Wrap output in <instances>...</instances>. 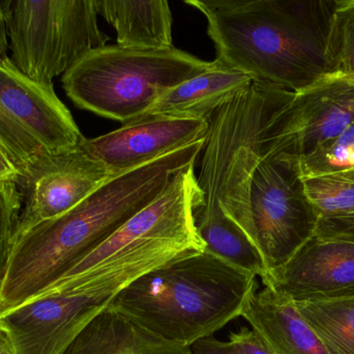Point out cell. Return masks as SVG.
Wrapping results in <instances>:
<instances>
[{"label":"cell","mask_w":354,"mask_h":354,"mask_svg":"<svg viewBox=\"0 0 354 354\" xmlns=\"http://www.w3.org/2000/svg\"><path fill=\"white\" fill-rule=\"evenodd\" d=\"M0 354H18L12 344L10 333L0 322Z\"/></svg>","instance_id":"4316f807"},{"label":"cell","mask_w":354,"mask_h":354,"mask_svg":"<svg viewBox=\"0 0 354 354\" xmlns=\"http://www.w3.org/2000/svg\"><path fill=\"white\" fill-rule=\"evenodd\" d=\"M210 66L212 62L174 47L104 46L83 56L62 75V82L77 107L126 124L147 114L160 98Z\"/></svg>","instance_id":"5b68a950"},{"label":"cell","mask_w":354,"mask_h":354,"mask_svg":"<svg viewBox=\"0 0 354 354\" xmlns=\"http://www.w3.org/2000/svg\"><path fill=\"white\" fill-rule=\"evenodd\" d=\"M301 178L340 175L354 170V122L338 137L299 162Z\"/></svg>","instance_id":"d6986e66"},{"label":"cell","mask_w":354,"mask_h":354,"mask_svg":"<svg viewBox=\"0 0 354 354\" xmlns=\"http://www.w3.org/2000/svg\"><path fill=\"white\" fill-rule=\"evenodd\" d=\"M295 306L328 354H354V297Z\"/></svg>","instance_id":"e0dca14e"},{"label":"cell","mask_w":354,"mask_h":354,"mask_svg":"<svg viewBox=\"0 0 354 354\" xmlns=\"http://www.w3.org/2000/svg\"><path fill=\"white\" fill-rule=\"evenodd\" d=\"M241 317L272 354H328L295 303L266 287L250 297Z\"/></svg>","instance_id":"4fadbf2b"},{"label":"cell","mask_w":354,"mask_h":354,"mask_svg":"<svg viewBox=\"0 0 354 354\" xmlns=\"http://www.w3.org/2000/svg\"><path fill=\"white\" fill-rule=\"evenodd\" d=\"M330 73L354 75V0H338L326 48Z\"/></svg>","instance_id":"ac0fdd59"},{"label":"cell","mask_w":354,"mask_h":354,"mask_svg":"<svg viewBox=\"0 0 354 354\" xmlns=\"http://www.w3.org/2000/svg\"><path fill=\"white\" fill-rule=\"evenodd\" d=\"M97 16L95 0H12L10 60L31 80L53 85L55 77L109 41Z\"/></svg>","instance_id":"8992f818"},{"label":"cell","mask_w":354,"mask_h":354,"mask_svg":"<svg viewBox=\"0 0 354 354\" xmlns=\"http://www.w3.org/2000/svg\"><path fill=\"white\" fill-rule=\"evenodd\" d=\"M22 207V195L17 183L0 186V283L8 265Z\"/></svg>","instance_id":"44dd1931"},{"label":"cell","mask_w":354,"mask_h":354,"mask_svg":"<svg viewBox=\"0 0 354 354\" xmlns=\"http://www.w3.org/2000/svg\"><path fill=\"white\" fill-rule=\"evenodd\" d=\"M333 176L340 177V178L346 179V180L354 182V170L353 172H345V174L333 175Z\"/></svg>","instance_id":"83f0119b"},{"label":"cell","mask_w":354,"mask_h":354,"mask_svg":"<svg viewBox=\"0 0 354 354\" xmlns=\"http://www.w3.org/2000/svg\"><path fill=\"white\" fill-rule=\"evenodd\" d=\"M193 354H236L228 342L212 337L201 339L191 346Z\"/></svg>","instance_id":"cb8c5ba5"},{"label":"cell","mask_w":354,"mask_h":354,"mask_svg":"<svg viewBox=\"0 0 354 354\" xmlns=\"http://www.w3.org/2000/svg\"><path fill=\"white\" fill-rule=\"evenodd\" d=\"M205 249L198 235L145 241L64 281L0 317L18 354H64L124 288L177 258Z\"/></svg>","instance_id":"277c9868"},{"label":"cell","mask_w":354,"mask_h":354,"mask_svg":"<svg viewBox=\"0 0 354 354\" xmlns=\"http://www.w3.org/2000/svg\"><path fill=\"white\" fill-rule=\"evenodd\" d=\"M206 139L109 179L82 203L15 237L0 283V317L51 289L85 256L196 163Z\"/></svg>","instance_id":"6da1fadb"},{"label":"cell","mask_w":354,"mask_h":354,"mask_svg":"<svg viewBox=\"0 0 354 354\" xmlns=\"http://www.w3.org/2000/svg\"><path fill=\"white\" fill-rule=\"evenodd\" d=\"M97 14L114 27L118 45L166 50L172 45V18L165 0H95Z\"/></svg>","instance_id":"2e32d148"},{"label":"cell","mask_w":354,"mask_h":354,"mask_svg":"<svg viewBox=\"0 0 354 354\" xmlns=\"http://www.w3.org/2000/svg\"><path fill=\"white\" fill-rule=\"evenodd\" d=\"M253 80L250 75L216 60L205 72L177 85L160 98L147 114L200 118L209 122L218 108L249 87Z\"/></svg>","instance_id":"5bb4252c"},{"label":"cell","mask_w":354,"mask_h":354,"mask_svg":"<svg viewBox=\"0 0 354 354\" xmlns=\"http://www.w3.org/2000/svg\"><path fill=\"white\" fill-rule=\"evenodd\" d=\"M338 0H187L205 16L216 60L301 91L330 74L326 48Z\"/></svg>","instance_id":"7a4b0ae2"},{"label":"cell","mask_w":354,"mask_h":354,"mask_svg":"<svg viewBox=\"0 0 354 354\" xmlns=\"http://www.w3.org/2000/svg\"><path fill=\"white\" fill-rule=\"evenodd\" d=\"M64 354L193 353L191 347L156 336L108 307L78 335Z\"/></svg>","instance_id":"9a60e30c"},{"label":"cell","mask_w":354,"mask_h":354,"mask_svg":"<svg viewBox=\"0 0 354 354\" xmlns=\"http://www.w3.org/2000/svg\"><path fill=\"white\" fill-rule=\"evenodd\" d=\"M236 354H272L255 330L247 328L229 335L227 341Z\"/></svg>","instance_id":"603a6c76"},{"label":"cell","mask_w":354,"mask_h":354,"mask_svg":"<svg viewBox=\"0 0 354 354\" xmlns=\"http://www.w3.org/2000/svg\"><path fill=\"white\" fill-rule=\"evenodd\" d=\"M353 122L354 75L330 73L281 110L268 132L270 149L299 162Z\"/></svg>","instance_id":"9c48e42d"},{"label":"cell","mask_w":354,"mask_h":354,"mask_svg":"<svg viewBox=\"0 0 354 354\" xmlns=\"http://www.w3.org/2000/svg\"><path fill=\"white\" fill-rule=\"evenodd\" d=\"M20 174L17 184L23 207L15 237L64 215L111 179L106 168L80 147L58 155L39 156Z\"/></svg>","instance_id":"30bf717a"},{"label":"cell","mask_w":354,"mask_h":354,"mask_svg":"<svg viewBox=\"0 0 354 354\" xmlns=\"http://www.w3.org/2000/svg\"><path fill=\"white\" fill-rule=\"evenodd\" d=\"M20 176V170L17 168L14 162L0 145V186L10 183H18Z\"/></svg>","instance_id":"484cf974"},{"label":"cell","mask_w":354,"mask_h":354,"mask_svg":"<svg viewBox=\"0 0 354 354\" xmlns=\"http://www.w3.org/2000/svg\"><path fill=\"white\" fill-rule=\"evenodd\" d=\"M84 139L53 85L0 64V145L20 172L43 155L76 150Z\"/></svg>","instance_id":"ba28073f"},{"label":"cell","mask_w":354,"mask_h":354,"mask_svg":"<svg viewBox=\"0 0 354 354\" xmlns=\"http://www.w3.org/2000/svg\"><path fill=\"white\" fill-rule=\"evenodd\" d=\"M303 179L308 197L320 218L354 212L353 181L333 175Z\"/></svg>","instance_id":"ffe728a7"},{"label":"cell","mask_w":354,"mask_h":354,"mask_svg":"<svg viewBox=\"0 0 354 354\" xmlns=\"http://www.w3.org/2000/svg\"><path fill=\"white\" fill-rule=\"evenodd\" d=\"M12 0L0 1V64H6L10 62L8 51L10 42L8 35V15Z\"/></svg>","instance_id":"d4e9b609"},{"label":"cell","mask_w":354,"mask_h":354,"mask_svg":"<svg viewBox=\"0 0 354 354\" xmlns=\"http://www.w3.org/2000/svg\"><path fill=\"white\" fill-rule=\"evenodd\" d=\"M293 303L354 297V245L314 236L284 265L261 278Z\"/></svg>","instance_id":"7c38bea8"},{"label":"cell","mask_w":354,"mask_h":354,"mask_svg":"<svg viewBox=\"0 0 354 354\" xmlns=\"http://www.w3.org/2000/svg\"><path fill=\"white\" fill-rule=\"evenodd\" d=\"M315 236L326 240L344 241L354 245V212L319 218Z\"/></svg>","instance_id":"7402d4cb"},{"label":"cell","mask_w":354,"mask_h":354,"mask_svg":"<svg viewBox=\"0 0 354 354\" xmlns=\"http://www.w3.org/2000/svg\"><path fill=\"white\" fill-rule=\"evenodd\" d=\"M257 276L203 251L177 258L129 285L110 309L156 336L191 347L241 317Z\"/></svg>","instance_id":"3957f363"},{"label":"cell","mask_w":354,"mask_h":354,"mask_svg":"<svg viewBox=\"0 0 354 354\" xmlns=\"http://www.w3.org/2000/svg\"><path fill=\"white\" fill-rule=\"evenodd\" d=\"M208 131L206 120L145 114L107 134L84 137L79 147L113 178L203 141Z\"/></svg>","instance_id":"8fae6325"},{"label":"cell","mask_w":354,"mask_h":354,"mask_svg":"<svg viewBox=\"0 0 354 354\" xmlns=\"http://www.w3.org/2000/svg\"><path fill=\"white\" fill-rule=\"evenodd\" d=\"M249 207L253 242L266 274L284 265L315 236L320 215L306 193L299 162L270 149L268 137V151L250 178Z\"/></svg>","instance_id":"52a82bcc"}]
</instances>
